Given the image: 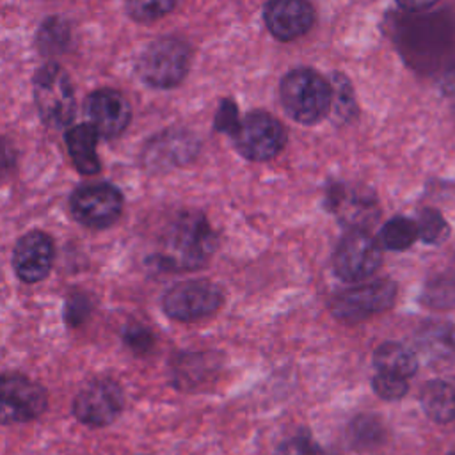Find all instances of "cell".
I'll return each mask as SVG.
<instances>
[{
	"label": "cell",
	"mask_w": 455,
	"mask_h": 455,
	"mask_svg": "<svg viewBox=\"0 0 455 455\" xmlns=\"http://www.w3.org/2000/svg\"><path fill=\"white\" fill-rule=\"evenodd\" d=\"M124 396L117 382L110 379H96L89 382L75 398V416L91 427L112 423L123 411Z\"/></svg>",
	"instance_id": "7c38bea8"
},
{
	"label": "cell",
	"mask_w": 455,
	"mask_h": 455,
	"mask_svg": "<svg viewBox=\"0 0 455 455\" xmlns=\"http://www.w3.org/2000/svg\"><path fill=\"white\" fill-rule=\"evenodd\" d=\"M96 140L98 133L91 124H76L66 132V146L69 156L82 174H96L100 171Z\"/></svg>",
	"instance_id": "d6986e66"
},
{
	"label": "cell",
	"mask_w": 455,
	"mask_h": 455,
	"mask_svg": "<svg viewBox=\"0 0 455 455\" xmlns=\"http://www.w3.org/2000/svg\"><path fill=\"white\" fill-rule=\"evenodd\" d=\"M325 206L348 229H366L379 217V203L371 190L332 183L325 192Z\"/></svg>",
	"instance_id": "8fae6325"
},
{
	"label": "cell",
	"mask_w": 455,
	"mask_h": 455,
	"mask_svg": "<svg viewBox=\"0 0 455 455\" xmlns=\"http://www.w3.org/2000/svg\"><path fill=\"white\" fill-rule=\"evenodd\" d=\"M14 165H16V149L7 139L0 137V178H5L7 174H11Z\"/></svg>",
	"instance_id": "d6a6232c"
},
{
	"label": "cell",
	"mask_w": 455,
	"mask_h": 455,
	"mask_svg": "<svg viewBox=\"0 0 455 455\" xmlns=\"http://www.w3.org/2000/svg\"><path fill=\"white\" fill-rule=\"evenodd\" d=\"M331 107L334 108V114L339 121H350L355 116V98L352 85L347 76L341 73L331 75Z\"/></svg>",
	"instance_id": "d4e9b609"
},
{
	"label": "cell",
	"mask_w": 455,
	"mask_h": 455,
	"mask_svg": "<svg viewBox=\"0 0 455 455\" xmlns=\"http://www.w3.org/2000/svg\"><path fill=\"white\" fill-rule=\"evenodd\" d=\"M164 311L180 322H194L213 315L222 304V290L210 281H183L164 295Z\"/></svg>",
	"instance_id": "ba28073f"
},
{
	"label": "cell",
	"mask_w": 455,
	"mask_h": 455,
	"mask_svg": "<svg viewBox=\"0 0 455 455\" xmlns=\"http://www.w3.org/2000/svg\"><path fill=\"white\" fill-rule=\"evenodd\" d=\"M418 240V228L412 219L395 217L379 231V242L389 251H405Z\"/></svg>",
	"instance_id": "7402d4cb"
},
{
	"label": "cell",
	"mask_w": 455,
	"mask_h": 455,
	"mask_svg": "<svg viewBox=\"0 0 455 455\" xmlns=\"http://www.w3.org/2000/svg\"><path fill=\"white\" fill-rule=\"evenodd\" d=\"M34 98L41 119L53 128L68 126L75 117V92L66 71L50 62L34 76Z\"/></svg>",
	"instance_id": "277c9868"
},
{
	"label": "cell",
	"mask_w": 455,
	"mask_h": 455,
	"mask_svg": "<svg viewBox=\"0 0 455 455\" xmlns=\"http://www.w3.org/2000/svg\"><path fill=\"white\" fill-rule=\"evenodd\" d=\"M437 0H396V4L405 11H423L435 4Z\"/></svg>",
	"instance_id": "836d02e7"
},
{
	"label": "cell",
	"mask_w": 455,
	"mask_h": 455,
	"mask_svg": "<svg viewBox=\"0 0 455 455\" xmlns=\"http://www.w3.org/2000/svg\"><path fill=\"white\" fill-rule=\"evenodd\" d=\"M199 153V140L187 130H167L158 133L144 149V164L162 171L185 165Z\"/></svg>",
	"instance_id": "4fadbf2b"
},
{
	"label": "cell",
	"mask_w": 455,
	"mask_h": 455,
	"mask_svg": "<svg viewBox=\"0 0 455 455\" xmlns=\"http://www.w3.org/2000/svg\"><path fill=\"white\" fill-rule=\"evenodd\" d=\"M279 94L284 110L300 124H315L331 110V84L313 69L286 73Z\"/></svg>",
	"instance_id": "7a4b0ae2"
},
{
	"label": "cell",
	"mask_w": 455,
	"mask_h": 455,
	"mask_svg": "<svg viewBox=\"0 0 455 455\" xmlns=\"http://www.w3.org/2000/svg\"><path fill=\"white\" fill-rule=\"evenodd\" d=\"M380 261V245L366 229H348L332 254V268L336 275L348 283L370 277L379 268Z\"/></svg>",
	"instance_id": "52a82bcc"
},
{
	"label": "cell",
	"mask_w": 455,
	"mask_h": 455,
	"mask_svg": "<svg viewBox=\"0 0 455 455\" xmlns=\"http://www.w3.org/2000/svg\"><path fill=\"white\" fill-rule=\"evenodd\" d=\"M263 18L274 37L293 41L313 27L315 9L307 0H268Z\"/></svg>",
	"instance_id": "9a60e30c"
},
{
	"label": "cell",
	"mask_w": 455,
	"mask_h": 455,
	"mask_svg": "<svg viewBox=\"0 0 455 455\" xmlns=\"http://www.w3.org/2000/svg\"><path fill=\"white\" fill-rule=\"evenodd\" d=\"M443 89H444V92L446 94H450V96H455V69H451V71H448L446 73V76L443 78Z\"/></svg>",
	"instance_id": "e575fe53"
},
{
	"label": "cell",
	"mask_w": 455,
	"mask_h": 455,
	"mask_svg": "<svg viewBox=\"0 0 455 455\" xmlns=\"http://www.w3.org/2000/svg\"><path fill=\"white\" fill-rule=\"evenodd\" d=\"M219 243L217 233L199 212H181L167 228L155 261L164 270H196L208 263Z\"/></svg>",
	"instance_id": "6da1fadb"
},
{
	"label": "cell",
	"mask_w": 455,
	"mask_h": 455,
	"mask_svg": "<svg viewBox=\"0 0 455 455\" xmlns=\"http://www.w3.org/2000/svg\"><path fill=\"white\" fill-rule=\"evenodd\" d=\"M190 68V48L172 37L158 39L144 48L139 57L137 71L140 78L158 89L178 85Z\"/></svg>",
	"instance_id": "3957f363"
},
{
	"label": "cell",
	"mask_w": 455,
	"mask_h": 455,
	"mask_svg": "<svg viewBox=\"0 0 455 455\" xmlns=\"http://www.w3.org/2000/svg\"><path fill=\"white\" fill-rule=\"evenodd\" d=\"M178 0H126L128 14L137 21H155L169 14Z\"/></svg>",
	"instance_id": "83f0119b"
},
{
	"label": "cell",
	"mask_w": 455,
	"mask_h": 455,
	"mask_svg": "<svg viewBox=\"0 0 455 455\" xmlns=\"http://www.w3.org/2000/svg\"><path fill=\"white\" fill-rule=\"evenodd\" d=\"M421 302L428 307H455V275L448 270L430 277L423 288Z\"/></svg>",
	"instance_id": "603a6c76"
},
{
	"label": "cell",
	"mask_w": 455,
	"mask_h": 455,
	"mask_svg": "<svg viewBox=\"0 0 455 455\" xmlns=\"http://www.w3.org/2000/svg\"><path fill=\"white\" fill-rule=\"evenodd\" d=\"M275 455H325L322 446L307 434H297L288 437L277 446Z\"/></svg>",
	"instance_id": "f546056e"
},
{
	"label": "cell",
	"mask_w": 455,
	"mask_h": 455,
	"mask_svg": "<svg viewBox=\"0 0 455 455\" xmlns=\"http://www.w3.org/2000/svg\"><path fill=\"white\" fill-rule=\"evenodd\" d=\"M450 455H455V451H453V453H450Z\"/></svg>",
	"instance_id": "8d00e7d4"
},
{
	"label": "cell",
	"mask_w": 455,
	"mask_h": 455,
	"mask_svg": "<svg viewBox=\"0 0 455 455\" xmlns=\"http://www.w3.org/2000/svg\"><path fill=\"white\" fill-rule=\"evenodd\" d=\"M371 387L375 395L384 400H400L409 391L407 379L382 373V371L375 373V377L371 379Z\"/></svg>",
	"instance_id": "f1b7e54d"
},
{
	"label": "cell",
	"mask_w": 455,
	"mask_h": 455,
	"mask_svg": "<svg viewBox=\"0 0 455 455\" xmlns=\"http://www.w3.org/2000/svg\"><path fill=\"white\" fill-rule=\"evenodd\" d=\"M236 151L252 162L274 158L286 144L284 126L267 112H251L231 133Z\"/></svg>",
	"instance_id": "5b68a950"
},
{
	"label": "cell",
	"mask_w": 455,
	"mask_h": 455,
	"mask_svg": "<svg viewBox=\"0 0 455 455\" xmlns=\"http://www.w3.org/2000/svg\"><path fill=\"white\" fill-rule=\"evenodd\" d=\"M73 217L92 229H103L114 224L123 210L121 192L108 183L80 187L69 199Z\"/></svg>",
	"instance_id": "9c48e42d"
},
{
	"label": "cell",
	"mask_w": 455,
	"mask_h": 455,
	"mask_svg": "<svg viewBox=\"0 0 455 455\" xmlns=\"http://www.w3.org/2000/svg\"><path fill=\"white\" fill-rule=\"evenodd\" d=\"M240 119H238V110L236 105L231 100H224L219 107V112L215 116V130L219 132H226V133H233L238 126Z\"/></svg>",
	"instance_id": "4dcf8cb0"
},
{
	"label": "cell",
	"mask_w": 455,
	"mask_h": 455,
	"mask_svg": "<svg viewBox=\"0 0 455 455\" xmlns=\"http://www.w3.org/2000/svg\"><path fill=\"white\" fill-rule=\"evenodd\" d=\"M450 272L455 275V256H453V263H451V268H450Z\"/></svg>",
	"instance_id": "d590c367"
},
{
	"label": "cell",
	"mask_w": 455,
	"mask_h": 455,
	"mask_svg": "<svg viewBox=\"0 0 455 455\" xmlns=\"http://www.w3.org/2000/svg\"><path fill=\"white\" fill-rule=\"evenodd\" d=\"M348 437L357 448H375L386 437V430L375 416H357L348 427Z\"/></svg>",
	"instance_id": "cb8c5ba5"
},
{
	"label": "cell",
	"mask_w": 455,
	"mask_h": 455,
	"mask_svg": "<svg viewBox=\"0 0 455 455\" xmlns=\"http://www.w3.org/2000/svg\"><path fill=\"white\" fill-rule=\"evenodd\" d=\"M373 364L377 371L411 379L418 370V357L411 348L395 341H386L377 347L373 354Z\"/></svg>",
	"instance_id": "ffe728a7"
},
{
	"label": "cell",
	"mask_w": 455,
	"mask_h": 455,
	"mask_svg": "<svg viewBox=\"0 0 455 455\" xmlns=\"http://www.w3.org/2000/svg\"><path fill=\"white\" fill-rule=\"evenodd\" d=\"M46 409V391L21 375H0V423L37 418Z\"/></svg>",
	"instance_id": "30bf717a"
},
{
	"label": "cell",
	"mask_w": 455,
	"mask_h": 455,
	"mask_svg": "<svg viewBox=\"0 0 455 455\" xmlns=\"http://www.w3.org/2000/svg\"><path fill=\"white\" fill-rule=\"evenodd\" d=\"M126 343L133 348V350H148L153 343V336L149 331H146L144 327H132L126 331L124 334Z\"/></svg>",
	"instance_id": "1f68e13d"
},
{
	"label": "cell",
	"mask_w": 455,
	"mask_h": 455,
	"mask_svg": "<svg viewBox=\"0 0 455 455\" xmlns=\"http://www.w3.org/2000/svg\"><path fill=\"white\" fill-rule=\"evenodd\" d=\"M396 299V283L391 279H373L347 290H341L331 300V311L345 322H361L393 306Z\"/></svg>",
	"instance_id": "8992f818"
},
{
	"label": "cell",
	"mask_w": 455,
	"mask_h": 455,
	"mask_svg": "<svg viewBox=\"0 0 455 455\" xmlns=\"http://www.w3.org/2000/svg\"><path fill=\"white\" fill-rule=\"evenodd\" d=\"M421 407L435 423H450L455 419V375L435 379L425 384L421 391Z\"/></svg>",
	"instance_id": "ac0fdd59"
},
{
	"label": "cell",
	"mask_w": 455,
	"mask_h": 455,
	"mask_svg": "<svg viewBox=\"0 0 455 455\" xmlns=\"http://www.w3.org/2000/svg\"><path fill=\"white\" fill-rule=\"evenodd\" d=\"M52 263L53 242L46 233L30 231L18 240L12 254V265L21 281H43L48 275Z\"/></svg>",
	"instance_id": "2e32d148"
},
{
	"label": "cell",
	"mask_w": 455,
	"mask_h": 455,
	"mask_svg": "<svg viewBox=\"0 0 455 455\" xmlns=\"http://www.w3.org/2000/svg\"><path fill=\"white\" fill-rule=\"evenodd\" d=\"M418 348L430 359H448L455 354V327L446 322H427L416 336Z\"/></svg>",
	"instance_id": "44dd1931"
},
{
	"label": "cell",
	"mask_w": 455,
	"mask_h": 455,
	"mask_svg": "<svg viewBox=\"0 0 455 455\" xmlns=\"http://www.w3.org/2000/svg\"><path fill=\"white\" fill-rule=\"evenodd\" d=\"M37 43L44 53H59L69 43V27L60 18H48L37 34Z\"/></svg>",
	"instance_id": "4316f807"
},
{
	"label": "cell",
	"mask_w": 455,
	"mask_h": 455,
	"mask_svg": "<svg viewBox=\"0 0 455 455\" xmlns=\"http://www.w3.org/2000/svg\"><path fill=\"white\" fill-rule=\"evenodd\" d=\"M220 355L217 352H192L183 354L174 364L176 386L183 389H192L206 386L215 380L220 371Z\"/></svg>",
	"instance_id": "e0dca14e"
},
{
	"label": "cell",
	"mask_w": 455,
	"mask_h": 455,
	"mask_svg": "<svg viewBox=\"0 0 455 455\" xmlns=\"http://www.w3.org/2000/svg\"><path fill=\"white\" fill-rule=\"evenodd\" d=\"M418 238L425 243H443L450 236V226L435 208H423L416 220Z\"/></svg>",
	"instance_id": "484cf974"
},
{
	"label": "cell",
	"mask_w": 455,
	"mask_h": 455,
	"mask_svg": "<svg viewBox=\"0 0 455 455\" xmlns=\"http://www.w3.org/2000/svg\"><path fill=\"white\" fill-rule=\"evenodd\" d=\"M89 124L101 137L119 135L130 123V103L114 89H98L85 101Z\"/></svg>",
	"instance_id": "5bb4252c"
}]
</instances>
